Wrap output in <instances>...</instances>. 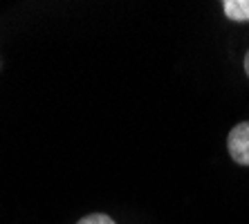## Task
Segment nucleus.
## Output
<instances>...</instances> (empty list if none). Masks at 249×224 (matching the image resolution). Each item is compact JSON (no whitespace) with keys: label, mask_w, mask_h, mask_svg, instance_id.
Here are the masks:
<instances>
[{"label":"nucleus","mask_w":249,"mask_h":224,"mask_svg":"<svg viewBox=\"0 0 249 224\" xmlns=\"http://www.w3.org/2000/svg\"><path fill=\"white\" fill-rule=\"evenodd\" d=\"M227 148L236 164L249 166V121H243L236 128H231L229 139H227Z\"/></svg>","instance_id":"obj_1"},{"label":"nucleus","mask_w":249,"mask_h":224,"mask_svg":"<svg viewBox=\"0 0 249 224\" xmlns=\"http://www.w3.org/2000/svg\"><path fill=\"white\" fill-rule=\"evenodd\" d=\"M225 16L233 23H249V0H227L222 2Z\"/></svg>","instance_id":"obj_2"},{"label":"nucleus","mask_w":249,"mask_h":224,"mask_svg":"<svg viewBox=\"0 0 249 224\" xmlns=\"http://www.w3.org/2000/svg\"><path fill=\"white\" fill-rule=\"evenodd\" d=\"M79 224H115V222H112V218H108V215L94 213V215H88V218H83Z\"/></svg>","instance_id":"obj_3"},{"label":"nucleus","mask_w":249,"mask_h":224,"mask_svg":"<svg viewBox=\"0 0 249 224\" xmlns=\"http://www.w3.org/2000/svg\"><path fill=\"white\" fill-rule=\"evenodd\" d=\"M245 72H247V76H249V52H247V56H245Z\"/></svg>","instance_id":"obj_4"}]
</instances>
